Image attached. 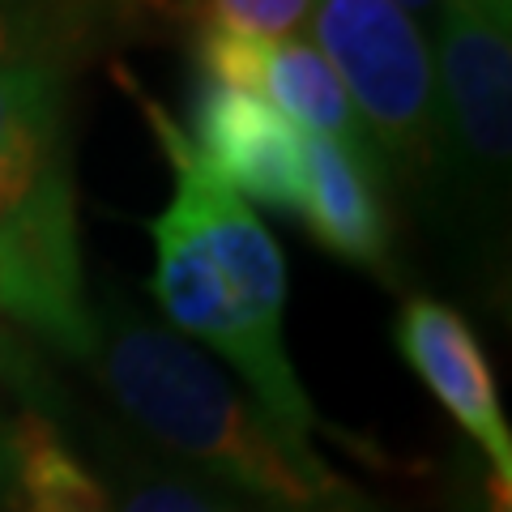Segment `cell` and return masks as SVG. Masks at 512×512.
<instances>
[{"instance_id":"6da1fadb","label":"cell","mask_w":512,"mask_h":512,"mask_svg":"<svg viewBox=\"0 0 512 512\" xmlns=\"http://www.w3.org/2000/svg\"><path fill=\"white\" fill-rule=\"evenodd\" d=\"M141 111L171 163V201L150 218L154 299L171 329L222 359L261 410L312 444L316 406L286 350V261L256 210L201 167L197 150L163 107Z\"/></svg>"},{"instance_id":"7a4b0ae2","label":"cell","mask_w":512,"mask_h":512,"mask_svg":"<svg viewBox=\"0 0 512 512\" xmlns=\"http://www.w3.org/2000/svg\"><path fill=\"white\" fill-rule=\"evenodd\" d=\"M94 367L116 406L205 483L256 512H367L308 440L278 427L231 372L171 325L111 299L94 312Z\"/></svg>"},{"instance_id":"3957f363","label":"cell","mask_w":512,"mask_h":512,"mask_svg":"<svg viewBox=\"0 0 512 512\" xmlns=\"http://www.w3.org/2000/svg\"><path fill=\"white\" fill-rule=\"evenodd\" d=\"M0 312L90 359L94 308L77 227L64 82L47 60H0Z\"/></svg>"},{"instance_id":"277c9868","label":"cell","mask_w":512,"mask_h":512,"mask_svg":"<svg viewBox=\"0 0 512 512\" xmlns=\"http://www.w3.org/2000/svg\"><path fill=\"white\" fill-rule=\"evenodd\" d=\"M312 47L329 60L372 133L384 171L440 175L436 60L419 22L393 0H312Z\"/></svg>"},{"instance_id":"5b68a950","label":"cell","mask_w":512,"mask_h":512,"mask_svg":"<svg viewBox=\"0 0 512 512\" xmlns=\"http://www.w3.org/2000/svg\"><path fill=\"white\" fill-rule=\"evenodd\" d=\"M440 94V175L478 201L504 197L512 163V47L508 30L470 0H453L436 18Z\"/></svg>"},{"instance_id":"8992f818","label":"cell","mask_w":512,"mask_h":512,"mask_svg":"<svg viewBox=\"0 0 512 512\" xmlns=\"http://www.w3.org/2000/svg\"><path fill=\"white\" fill-rule=\"evenodd\" d=\"M197 69L222 86L261 94L299 133L325 137L342 154L355 158V163L384 175L380 150L372 133H367L363 116L350 103L338 73L329 69V60L308 39H299V35L256 39V35H239L231 26L210 22L197 43Z\"/></svg>"},{"instance_id":"52a82bcc","label":"cell","mask_w":512,"mask_h":512,"mask_svg":"<svg viewBox=\"0 0 512 512\" xmlns=\"http://www.w3.org/2000/svg\"><path fill=\"white\" fill-rule=\"evenodd\" d=\"M192 150L201 167L235 197L299 214L303 197V133L261 94L197 77L192 94Z\"/></svg>"},{"instance_id":"ba28073f","label":"cell","mask_w":512,"mask_h":512,"mask_svg":"<svg viewBox=\"0 0 512 512\" xmlns=\"http://www.w3.org/2000/svg\"><path fill=\"white\" fill-rule=\"evenodd\" d=\"M393 338L402 359L410 363V372L453 414V423L483 448L491 478L512 483V431L504 419L491 363L478 346L474 329L466 325V316L440 299L414 295L397 312Z\"/></svg>"},{"instance_id":"9c48e42d","label":"cell","mask_w":512,"mask_h":512,"mask_svg":"<svg viewBox=\"0 0 512 512\" xmlns=\"http://www.w3.org/2000/svg\"><path fill=\"white\" fill-rule=\"evenodd\" d=\"M299 218L320 248L346 265L380 269L389 261V210L380 197V171L355 163L325 137L303 133V197Z\"/></svg>"},{"instance_id":"30bf717a","label":"cell","mask_w":512,"mask_h":512,"mask_svg":"<svg viewBox=\"0 0 512 512\" xmlns=\"http://www.w3.org/2000/svg\"><path fill=\"white\" fill-rule=\"evenodd\" d=\"M5 487L13 512H111L107 483L35 410L5 427Z\"/></svg>"},{"instance_id":"8fae6325","label":"cell","mask_w":512,"mask_h":512,"mask_svg":"<svg viewBox=\"0 0 512 512\" xmlns=\"http://www.w3.org/2000/svg\"><path fill=\"white\" fill-rule=\"evenodd\" d=\"M111 512H239V508L218 500L205 483L150 470V474H133L120 495H111Z\"/></svg>"},{"instance_id":"7c38bea8","label":"cell","mask_w":512,"mask_h":512,"mask_svg":"<svg viewBox=\"0 0 512 512\" xmlns=\"http://www.w3.org/2000/svg\"><path fill=\"white\" fill-rule=\"evenodd\" d=\"M312 0H214V22L256 39H291L308 26Z\"/></svg>"},{"instance_id":"4fadbf2b","label":"cell","mask_w":512,"mask_h":512,"mask_svg":"<svg viewBox=\"0 0 512 512\" xmlns=\"http://www.w3.org/2000/svg\"><path fill=\"white\" fill-rule=\"evenodd\" d=\"M393 5L402 13H410V18H431V22H436L440 13L453 5V0H393Z\"/></svg>"},{"instance_id":"5bb4252c","label":"cell","mask_w":512,"mask_h":512,"mask_svg":"<svg viewBox=\"0 0 512 512\" xmlns=\"http://www.w3.org/2000/svg\"><path fill=\"white\" fill-rule=\"evenodd\" d=\"M470 5L483 13V18H491L500 30H508V13H512V0H470Z\"/></svg>"},{"instance_id":"9a60e30c","label":"cell","mask_w":512,"mask_h":512,"mask_svg":"<svg viewBox=\"0 0 512 512\" xmlns=\"http://www.w3.org/2000/svg\"><path fill=\"white\" fill-rule=\"evenodd\" d=\"M0 487H5V427H0Z\"/></svg>"}]
</instances>
